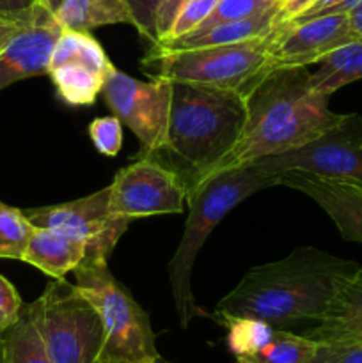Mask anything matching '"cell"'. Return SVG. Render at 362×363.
Segmentation results:
<instances>
[{"instance_id": "30", "label": "cell", "mask_w": 362, "mask_h": 363, "mask_svg": "<svg viewBox=\"0 0 362 363\" xmlns=\"http://www.w3.org/2000/svg\"><path fill=\"white\" fill-rule=\"evenodd\" d=\"M23 307L16 287L6 277L0 275V332L9 330L20 319Z\"/></svg>"}, {"instance_id": "25", "label": "cell", "mask_w": 362, "mask_h": 363, "mask_svg": "<svg viewBox=\"0 0 362 363\" xmlns=\"http://www.w3.org/2000/svg\"><path fill=\"white\" fill-rule=\"evenodd\" d=\"M277 4L268 2V0H219L212 13H209V16L195 30L208 28L216 23H224V21L243 20V18L256 16V14L265 13V11L272 9Z\"/></svg>"}, {"instance_id": "26", "label": "cell", "mask_w": 362, "mask_h": 363, "mask_svg": "<svg viewBox=\"0 0 362 363\" xmlns=\"http://www.w3.org/2000/svg\"><path fill=\"white\" fill-rule=\"evenodd\" d=\"M89 137L99 155L114 158L123 145V124L116 116L98 117L89 124Z\"/></svg>"}, {"instance_id": "5", "label": "cell", "mask_w": 362, "mask_h": 363, "mask_svg": "<svg viewBox=\"0 0 362 363\" xmlns=\"http://www.w3.org/2000/svg\"><path fill=\"white\" fill-rule=\"evenodd\" d=\"M73 273L77 287L102 318L103 363H153L162 358L149 315L117 282L109 261H84Z\"/></svg>"}, {"instance_id": "18", "label": "cell", "mask_w": 362, "mask_h": 363, "mask_svg": "<svg viewBox=\"0 0 362 363\" xmlns=\"http://www.w3.org/2000/svg\"><path fill=\"white\" fill-rule=\"evenodd\" d=\"M277 7H279V4L272 7V9L265 11V13L256 14V16L212 25V27L194 30L190 34L181 35V38L174 39V41L163 43V45L158 46L170 50L208 48V46L233 45V43L261 38V35L270 34L277 27Z\"/></svg>"}, {"instance_id": "29", "label": "cell", "mask_w": 362, "mask_h": 363, "mask_svg": "<svg viewBox=\"0 0 362 363\" xmlns=\"http://www.w3.org/2000/svg\"><path fill=\"white\" fill-rule=\"evenodd\" d=\"M131 11L135 20V28L141 32L142 38L148 39L151 46L158 45L156 35V11H158L162 0H124Z\"/></svg>"}, {"instance_id": "40", "label": "cell", "mask_w": 362, "mask_h": 363, "mask_svg": "<svg viewBox=\"0 0 362 363\" xmlns=\"http://www.w3.org/2000/svg\"><path fill=\"white\" fill-rule=\"evenodd\" d=\"M236 363H241V362H240V360H236Z\"/></svg>"}, {"instance_id": "17", "label": "cell", "mask_w": 362, "mask_h": 363, "mask_svg": "<svg viewBox=\"0 0 362 363\" xmlns=\"http://www.w3.org/2000/svg\"><path fill=\"white\" fill-rule=\"evenodd\" d=\"M85 245L77 238L48 227H34L21 261L52 279H64L85 259Z\"/></svg>"}, {"instance_id": "36", "label": "cell", "mask_w": 362, "mask_h": 363, "mask_svg": "<svg viewBox=\"0 0 362 363\" xmlns=\"http://www.w3.org/2000/svg\"><path fill=\"white\" fill-rule=\"evenodd\" d=\"M39 2H41L43 6H45L46 9L50 11V13H53V14H55L57 11H59V7L62 6V2H64V0H39Z\"/></svg>"}, {"instance_id": "35", "label": "cell", "mask_w": 362, "mask_h": 363, "mask_svg": "<svg viewBox=\"0 0 362 363\" xmlns=\"http://www.w3.org/2000/svg\"><path fill=\"white\" fill-rule=\"evenodd\" d=\"M358 2H361V0H343V2H341L337 7H334L330 13H350V11L353 9V7L357 6ZM327 14H329V13H327Z\"/></svg>"}, {"instance_id": "19", "label": "cell", "mask_w": 362, "mask_h": 363, "mask_svg": "<svg viewBox=\"0 0 362 363\" xmlns=\"http://www.w3.org/2000/svg\"><path fill=\"white\" fill-rule=\"evenodd\" d=\"M64 30L91 32L106 25H131L135 20L124 0H64L55 13Z\"/></svg>"}, {"instance_id": "13", "label": "cell", "mask_w": 362, "mask_h": 363, "mask_svg": "<svg viewBox=\"0 0 362 363\" xmlns=\"http://www.w3.org/2000/svg\"><path fill=\"white\" fill-rule=\"evenodd\" d=\"M355 39L358 38L348 13H329L304 21L277 25L268 67H309Z\"/></svg>"}, {"instance_id": "39", "label": "cell", "mask_w": 362, "mask_h": 363, "mask_svg": "<svg viewBox=\"0 0 362 363\" xmlns=\"http://www.w3.org/2000/svg\"><path fill=\"white\" fill-rule=\"evenodd\" d=\"M268 2H272V4H280V2H283V0H268Z\"/></svg>"}, {"instance_id": "21", "label": "cell", "mask_w": 362, "mask_h": 363, "mask_svg": "<svg viewBox=\"0 0 362 363\" xmlns=\"http://www.w3.org/2000/svg\"><path fill=\"white\" fill-rule=\"evenodd\" d=\"M2 363H53L27 307H23L20 319L4 333Z\"/></svg>"}, {"instance_id": "12", "label": "cell", "mask_w": 362, "mask_h": 363, "mask_svg": "<svg viewBox=\"0 0 362 363\" xmlns=\"http://www.w3.org/2000/svg\"><path fill=\"white\" fill-rule=\"evenodd\" d=\"M114 64L103 46L89 32L62 30L50 59L48 74L62 101L85 106L102 94Z\"/></svg>"}, {"instance_id": "38", "label": "cell", "mask_w": 362, "mask_h": 363, "mask_svg": "<svg viewBox=\"0 0 362 363\" xmlns=\"http://www.w3.org/2000/svg\"><path fill=\"white\" fill-rule=\"evenodd\" d=\"M153 363H172V362H167V360H163V358H160V360H156V362H153Z\"/></svg>"}, {"instance_id": "8", "label": "cell", "mask_w": 362, "mask_h": 363, "mask_svg": "<svg viewBox=\"0 0 362 363\" xmlns=\"http://www.w3.org/2000/svg\"><path fill=\"white\" fill-rule=\"evenodd\" d=\"M102 96L121 124L138 138L141 156H151L163 147L172 105V82L160 78L142 82L114 67L103 84Z\"/></svg>"}, {"instance_id": "31", "label": "cell", "mask_w": 362, "mask_h": 363, "mask_svg": "<svg viewBox=\"0 0 362 363\" xmlns=\"http://www.w3.org/2000/svg\"><path fill=\"white\" fill-rule=\"evenodd\" d=\"M188 0H162L160 2L158 11H156V35H158V45H162L170 34L174 21H176L177 14L185 7ZM156 45V46H158Z\"/></svg>"}, {"instance_id": "7", "label": "cell", "mask_w": 362, "mask_h": 363, "mask_svg": "<svg viewBox=\"0 0 362 363\" xmlns=\"http://www.w3.org/2000/svg\"><path fill=\"white\" fill-rule=\"evenodd\" d=\"M25 307L53 363H103L102 318L77 284L52 279L45 293Z\"/></svg>"}, {"instance_id": "11", "label": "cell", "mask_w": 362, "mask_h": 363, "mask_svg": "<svg viewBox=\"0 0 362 363\" xmlns=\"http://www.w3.org/2000/svg\"><path fill=\"white\" fill-rule=\"evenodd\" d=\"M110 188V209L124 218L183 213L187 186L176 172L151 156H141L135 163L116 174Z\"/></svg>"}, {"instance_id": "14", "label": "cell", "mask_w": 362, "mask_h": 363, "mask_svg": "<svg viewBox=\"0 0 362 363\" xmlns=\"http://www.w3.org/2000/svg\"><path fill=\"white\" fill-rule=\"evenodd\" d=\"M62 30L55 14L39 2L28 23L0 50V91L25 78L48 74Z\"/></svg>"}, {"instance_id": "4", "label": "cell", "mask_w": 362, "mask_h": 363, "mask_svg": "<svg viewBox=\"0 0 362 363\" xmlns=\"http://www.w3.org/2000/svg\"><path fill=\"white\" fill-rule=\"evenodd\" d=\"M277 176L279 174H270L251 163L236 169L220 170L188 191L187 202L190 211L185 223L183 236L167 264L177 318L183 328H187L192 319L208 315L197 307L192 293V272L195 259L208 236L222 222L224 216L241 201L256 191L277 186Z\"/></svg>"}, {"instance_id": "27", "label": "cell", "mask_w": 362, "mask_h": 363, "mask_svg": "<svg viewBox=\"0 0 362 363\" xmlns=\"http://www.w3.org/2000/svg\"><path fill=\"white\" fill-rule=\"evenodd\" d=\"M216 2H219V0H188V2L185 4L183 9H181V13L177 14L172 28H170L169 38L163 43L174 41V39L190 34L192 30H195V28L209 16V13H212L213 7L216 6Z\"/></svg>"}, {"instance_id": "6", "label": "cell", "mask_w": 362, "mask_h": 363, "mask_svg": "<svg viewBox=\"0 0 362 363\" xmlns=\"http://www.w3.org/2000/svg\"><path fill=\"white\" fill-rule=\"evenodd\" d=\"M273 32L275 28L261 38L208 48L151 46V52L141 62L142 71L149 78L160 80L243 91L259 73L268 69Z\"/></svg>"}, {"instance_id": "32", "label": "cell", "mask_w": 362, "mask_h": 363, "mask_svg": "<svg viewBox=\"0 0 362 363\" xmlns=\"http://www.w3.org/2000/svg\"><path fill=\"white\" fill-rule=\"evenodd\" d=\"M39 0H0V14L9 18H28Z\"/></svg>"}, {"instance_id": "15", "label": "cell", "mask_w": 362, "mask_h": 363, "mask_svg": "<svg viewBox=\"0 0 362 363\" xmlns=\"http://www.w3.org/2000/svg\"><path fill=\"white\" fill-rule=\"evenodd\" d=\"M302 191L332 218L346 241L362 243V183L286 170L277 176V186Z\"/></svg>"}, {"instance_id": "3", "label": "cell", "mask_w": 362, "mask_h": 363, "mask_svg": "<svg viewBox=\"0 0 362 363\" xmlns=\"http://www.w3.org/2000/svg\"><path fill=\"white\" fill-rule=\"evenodd\" d=\"M245 123L247 105L238 89L172 82L165 144L151 158L176 172L188 195L236 147Z\"/></svg>"}, {"instance_id": "2", "label": "cell", "mask_w": 362, "mask_h": 363, "mask_svg": "<svg viewBox=\"0 0 362 363\" xmlns=\"http://www.w3.org/2000/svg\"><path fill=\"white\" fill-rule=\"evenodd\" d=\"M309 67H268L243 89L247 123L236 147L213 174L291 151L336 126L344 113L309 84ZM212 174V176H213Z\"/></svg>"}, {"instance_id": "23", "label": "cell", "mask_w": 362, "mask_h": 363, "mask_svg": "<svg viewBox=\"0 0 362 363\" xmlns=\"http://www.w3.org/2000/svg\"><path fill=\"white\" fill-rule=\"evenodd\" d=\"M227 328V346L236 358L251 357L272 340L273 328L261 319L229 318L220 323Z\"/></svg>"}, {"instance_id": "20", "label": "cell", "mask_w": 362, "mask_h": 363, "mask_svg": "<svg viewBox=\"0 0 362 363\" xmlns=\"http://www.w3.org/2000/svg\"><path fill=\"white\" fill-rule=\"evenodd\" d=\"M316 64L318 69L311 73L309 84L316 94L330 98L341 87L362 78V38L334 50Z\"/></svg>"}, {"instance_id": "28", "label": "cell", "mask_w": 362, "mask_h": 363, "mask_svg": "<svg viewBox=\"0 0 362 363\" xmlns=\"http://www.w3.org/2000/svg\"><path fill=\"white\" fill-rule=\"evenodd\" d=\"M311 363H362V342H318Z\"/></svg>"}, {"instance_id": "9", "label": "cell", "mask_w": 362, "mask_h": 363, "mask_svg": "<svg viewBox=\"0 0 362 363\" xmlns=\"http://www.w3.org/2000/svg\"><path fill=\"white\" fill-rule=\"evenodd\" d=\"M254 165L270 174L302 170L362 183V117L344 113L336 126L314 140L291 151L265 156Z\"/></svg>"}, {"instance_id": "34", "label": "cell", "mask_w": 362, "mask_h": 363, "mask_svg": "<svg viewBox=\"0 0 362 363\" xmlns=\"http://www.w3.org/2000/svg\"><path fill=\"white\" fill-rule=\"evenodd\" d=\"M348 14H350V21H351V27H353V32L357 34V38H362V0Z\"/></svg>"}, {"instance_id": "16", "label": "cell", "mask_w": 362, "mask_h": 363, "mask_svg": "<svg viewBox=\"0 0 362 363\" xmlns=\"http://www.w3.org/2000/svg\"><path fill=\"white\" fill-rule=\"evenodd\" d=\"M305 337L314 342H362V266L341 280L325 314Z\"/></svg>"}, {"instance_id": "33", "label": "cell", "mask_w": 362, "mask_h": 363, "mask_svg": "<svg viewBox=\"0 0 362 363\" xmlns=\"http://www.w3.org/2000/svg\"><path fill=\"white\" fill-rule=\"evenodd\" d=\"M32 13H34V11H32ZM31 16L28 18H9V16H4V14H0V50H2L4 46H6L7 43H9L11 39H13L14 35H16L18 32H20L21 28L28 23Z\"/></svg>"}, {"instance_id": "1", "label": "cell", "mask_w": 362, "mask_h": 363, "mask_svg": "<svg viewBox=\"0 0 362 363\" xmlns=\"http://www.w3.org/2000/svg\"><path fill=\"white\" fill-rule=\"evenodd\" d=\"M358 268L357 262L312 247L295 248L275 262L248 269L229 294L219 301L213 318H252L273 328L318 321L337 286Z\"/></svg>"}, {"instance_id": "37", "label": "cell", "mask_w": 362, "mask_h": 363, "mask_svg": "<svg viewBox=\"0 0 362 363\" xmlns=\"http://www.w3.org/2000/svg\"><path fill=\"white\" fill-rule=\"evenodd\" d=\"M4 333L6 332H0V363H2V353H4Z\"/></svg>"}, {"instance_id": "24", "label": "cell", "mask_w": 362, "mask_h": 363, "mask_svg": "<svg viewBox=\"0 0 362 363\" xmlns=\"http://www.w3.org/2000/svg\"><path fill=\"white\" fill-rule=\"evenodd\" d=\"M34 225L23 211L0 202V259L21 261Z\"/></svg>"}, {"instance_id": "22", "label": "cell", "mask_w": 362, "mask_h": 363, "mask_svg": "<svg viewBox=\"0 0 362 363\" xmlns=\"http://www.w3.org/2000/svg\"><path fill=\"white\" fill-rule=\"evenodd\" d=\"M318 342L305 335H295L277 328L272 340L251 357L236 358L241 363H311Z\"/></svg>"}, {"instance_id": "10", "label": "cell", "mask_w": 362, "mask_h": 363, "mask_svg": "<svg viewBox=\"0 0 362 363\" xmlns=\"http://www.w3.org/2000/svg\"><path fill=\"white\" fill-rule=\"evenodd\" d=\"M23 213L34 227L62 230L80 240L87 248L84 261H109L117 241L131 223L130 218L112 213L109 186L77 201Z\"/></svg>"}]
</instances>
